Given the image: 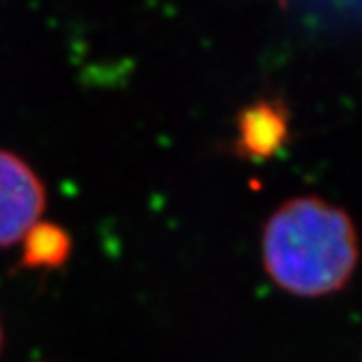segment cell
<instances>
[{
    "instance_id": "cell-1",
    "label": "cell",
    "mask_w": 362,
    "mask_h": 362,
    "mask_svg": "<svg viewBox=\"0 0 362 362\" xmlns=\"http://www.w3.org/2000/svg\"><path fill=\"white\" fill-rule=\"evenodd\" d=\"M259 252L264 270L280 290L298 298H324L352 280L361 240L344 207L318 195H296L268 216Z\"/></svg>"
},
{
    "instance_id": "cell-2",
    "label": "cell",
    "mask_w": 362,
    "mask_h": 362,
    "mask_svg": "<svg viewBox=\"0 0 362 362\" xmlns=\"http://www.w3.org/2000/svg\"><path fill=\"white\" fill-rule=\"evenodd\" d=\"M47 187L21 156L0 149V247L18 244L40 221Z\"/></svg>"
},
{
    "instance_id": "cell-3",
    "label": "cell",
    "mask_w": 362,
    "mask_h": 362,
    "mask_svg": "<svg viewBox=\"0 0 362 362\" xmlns=\"http://www.w3.org/2000/svg\"><path fill=\"white\" fill-rule=\"evenodd\" d=\"M235 153L264 161L274 157L290 137V111L280 99H259L246 105L235 119Z\"/></svg>"
},
{
    "instance_id": "cell-4",
    "label": "cell",
    "mask_w": 362,
    "mask_h": 362,
    "mask_svg": "<svg viewBox=\"0 0 362 362\" xmlns=\"http://www.w3.org/2000/svg\"><path fill=\"white\" fill-rule=\"evenodd\" d=\"M21 242L23 266L28 270H57L69 262L73 250L71 233L52 221H37Z\"/></svg>"
},
{
    "instance_id": "cell-5",
    "label": "cell",
    "mask_w": 362,
    "mask_h": 362,
    "mask_svg": "<svg viewBox=\"0 0 362 362\" xmlns=\"http://www.w3.org/2000/svg\"><path fill=\"white\" fill-rule=\"evenodd\" d=\"M2 350H4V328H2V320H0V356H2Z\"/></svg>"
}]
</instances>
